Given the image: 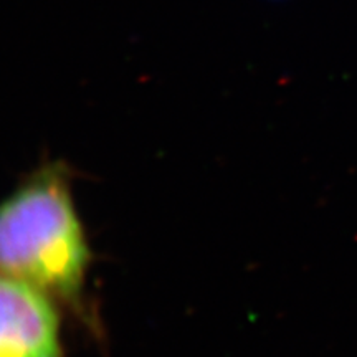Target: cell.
<instances>
[{"mask_svg":"<svg viewBox=\"0 0 357 357\" xmlns=\"http://www.w3.org/2000/svg\"><path fill=\"white\" fill-rule=\"evenodd\" d=\"M56 301L0 271V357H65Z\"/></svg>","mask_w":357,"mask_h":357,"instance_id":"7a4b0ae2","label":"cell"},{"mask_svg":"<svg viewBox=\"0 0 357 357\" xmlns=\"http://www.w3.org/2000/svg\"><path fill=\"white\" fill-rule=\"evenodd\" d=\"M89 261L65 169L56 164L38 169L0 202L2 273L78 307Z\"/></svg>","mask_w":357,"mask_h":357,"instance_id":"6da1fadb","label":"cell"}]
</instances>
